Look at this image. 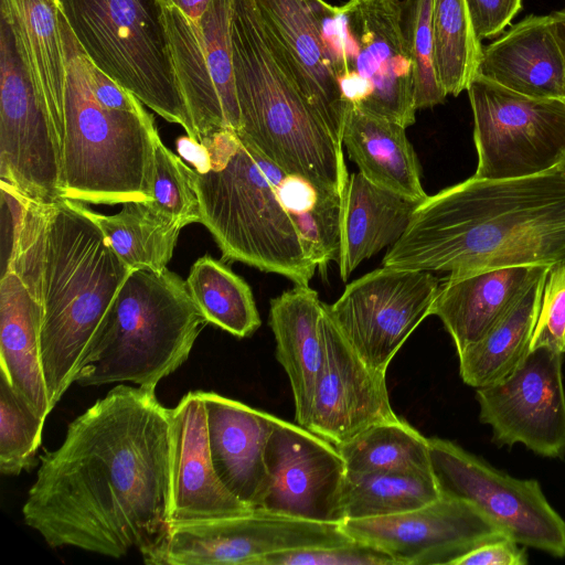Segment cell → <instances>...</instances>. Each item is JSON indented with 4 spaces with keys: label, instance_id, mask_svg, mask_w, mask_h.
<instances>
[{
    "label": "cell",
    "instance_id": "cell-1",
    "mask_svg": "<svg viewBox=\"0 0 565 565\" xmlns=\"http://www.w3.org/2000/svg\"><path fill=\"white\" fill-rule=\"evenodd\" d=\"M170 457V408L154 390L119 384L40 456L24 523L53 548L141 553L169 523Z\"/></svg>",
    "mask_w": 565,
    "mask_h": 565
},
{
    "label": "cell",
    "instance_id": "cell-2",
    "mask_svg": "<svg viewBox=\"0 0 565 565\" xmlns=\"http://www.w3.org/2000/svg\"><path fill=\"white\" fill-rule=\"evenodd\" d=\"M1 184L2 267L25 284L41 308V362L51 408L93 349L130 269L74 200H30Z\"/></svg>",
    "mask_w": 565,
    "mask_h": 565
},
{
    "label": "cell",
    "instance_id": "cell-3",
    "mask_svg": "<svg viewBox=\"0 0 565 565\" xmlns=\"http://www.w3.org/2000/svg\"><path fill=\"white\" fill-rule=\"evenodd\" d=\"M565 260V175L471 177L415 209L382 266L465 274Z\"/></svg>",
    "mask_w": 565,
    "mask_h": 565
},
{
    "label": "cell",
    "instance_id": "cell-4",
    "mask_svg": "<svg viewBox=\"0 0 565 565\" xmlns=\"http://www.w3.org/2000/svg\"><path fill=\"white\" fill-rule=\"evenodd\" d=\"M199 198L201 223L224 262H239L308 286L317 264L308 254L277 183L286 173L223 129L198 142L178 140Z\"/></svg>",
    "mask_w": 565,
    "mask_h": 565
},
{
    "label": "cell",
    "instance_id": "cell-5",
    "mask_svg": "<svg viewBox=\"0 0 565 565\" xmlns=\"http://www.w3.org/2000/svg\"><path fill=\"white\" fill-rule=\"evenodd\" d=\"M238 137L288 174L344 198L342 146L273 54L254 0H232Z\"/></svg>",
    "mask_w": 565,
    "mask_h": 565
},
{
    "label": "cell",
    "instance_id": "cell-6",
    "mask_svg": "<svg viewBox=\"0 0 565 565\" xmlns=\"http://www.w3.org/2000/svg\"><path fill=\"white\" fill-rule=\"evenodd\" d=\"M66 61L63 111L57 130L62 199L85 204L149 201L153 141L152 115L113 110L94 96L86 55L61 14Z\"/></svg>",
    "mask_w": 565,
    "mask_h": 565
},
{
    "label": "cell",
    "instance_id": "cell-7",
    "mask_svg": "<svg viewBox=\"0 0 565 565\" xmlns=\"http://www.w3.org/2000/svg\"><path fill=\"white\" fill-rule=\"evenodd\" d=\"M207 324L185 280L168 268L132 269L102 323L76 382L156 390L189 358Z\"/></svg>",
    "mask_w": 565,
    "mask_h": 565
},
{
    "label": "cell",
    "instance_id": "cell-8",
    "mask_svg": "<svg viewBox=\"0 0 565 565\" xmlns=\"http://www.w3.org/2000/svg\"><path fill=\"white\" fill-rule=\"evenodd\" d=\"M85 55L200 142L175 74L162 0H56Z\"/></svg>",
    "mask_w": 565,
    "mask_h": 565
},
{
    "label": "cell",
    "instance_id": "cell-9",
    "mask_svg": "<svg viewBox=\"0 0 565 565\" xmlns=\"http://www.w3.org/2000/svg\"><path fill=\"white\" fill-rule=\"evenodd\" d=\"M468 96L478 153L475 177L515 179L559 167L565 157V100L507 89L477 74Z\"/></svg>",
    "mask_w": 565,
    "mask_h": 565
},
{
    "label": "cell",
    "instance_id": "cell-10",
    "mask_svg": "<svg viewBox=\"0 0 565 565\" xmlns=\"http://www.w3.org/2000/svg\"><path fill=\"white\" fill-rule=\"evenodd\" d=\"M428 443L441 495L470 502L521 545L565 557V521L537 480L511 477L454 441L431 437Z\"/></svg>",
    "mask_w": 565,
    "mask_h": 565
},
{
    "label": "cell",
    "instance_id": "cell-11",
    "mask_svg": "<svg viewBox=\"0 0 565 565\" xmlns=\"http://www.w3.org/2000/svg\"><path fill=\"white\" fill-rule=\"evenodd\" d=\"M439 284L430 271L382 266L348 284L324 308L363 362L386 373L406 339L430 316Z\"/></svg>",
    "mask_w": 565,
    "mask_h": 565
},
{
    "label": "cell",
    "instance_id": "cell-12",
    "mask_svg": "<svg viewBox=\"0 0 565 565\" xmlns=\"http://www.w3.org/2000/svg\"><path fill=\"white\" fill-rule=\"evenodd\" d=\"M0 181L21 195L62 199L55 131L20 56L14 33L0 17Z\"/></svg>",
    "mask_w": 565,
    "mask_h": 565
},
{
    "label": "cell",
    "instance_id": "cell-13",
    "mask_svg": "<svg viewBox=\"0 0 565 565\" xmlns=\"http://www.w3.org/2000/svg\"><path fill=\"white\" fill-rule=\"evenodd\" d=\"M341 8L353 41L351 72L339 79L344 100L412 126L414 66L402 30V1L349 0Z\"/></svg>",
    "mask_w": 565,
    "mask_h": 565
},
{
    "label": "cell",
    "instance_id": "cell-14",
    "mask_svg": "<svg viewBox=\"0 0 565 565\" xmlns=\"http://www.w3.org/2000/svg\"><path fill=\"white\" fill-rule=\"evenodd\" d=\"M175 74L200 142L239 129L231 41L232 0H211L195 23L162 0Z\"/></svg>",
    "mask_w": 565,
    "mask_h": 565
},
{
    "label": "cell",
    "instance_id": "cell-15",
    "mask_svg": "<svg viewBox=\"0 0 565 565\" xmlns=\"http://www.w3.org/2000/svg\"><path fill=\"white\" fill-rule=\"evenodd\" d=\"M562 356L545 347L530 350L509 375L476 388L479 419L491 427L495 445L522 444L543 457H565Z\"/></svg>",
    "mask_w": 565,
    "mask_h": 565
},
{
    "label": "cell",
    "instance_id": "cell-16",
    "mask_svg": "<svg viewBox=\"0 0 565 565\" xmlns=\"http://www.w3.org/2000/svg\"><path fill=\"white\" fill-rule=\"evenodd\" d=\"M265 465L267 486L257 509L310 521L342 522L340 498L347 466L334 445L275 416Z\"/></svg>",
    "mask_w": 565,
    "mask_h": 565
},
{
    "label": "cell",
    "instance_id": "cell-17",
    "mask_svg": "<svg viewBox=\"0 0 565 565\" xmlns=\"http://www.w3.org/2000/svg\"><path fill=\"white\" fill-rule=\"evenodd\" d=\"M341 527L353 540L386 553L397 565H452L482 543L507 536L477 507L446 495L399 514L345 520Z\"/></svg>",
    "mask_w": 565,
    "mask_h": 565
},
{
    "label": "cell",
    "instance_id": "cell-18",
    "mask_svg": "<svg viewBox=\"0 0 565 565\" xmlns=\"http://www.w3.org/2000/svg\"><path fill=\"white\" fill-rule=\"evenodd\" d=\"M323 363L315 386L307 429L334 446L398 416L392 408L386 373L369 367L332 321L323 302Z\"/></svg>",
    "mask_w": 565,
    "mask_h": 565
},
{
    "label": "cell",
    "instance_id": "cell-19",
    "mask_svg": "<svg viewBox=\"0 0 565 565\" xmlns=\"http://www.w3.org/2000/svg\"><path fill=\"white\" fill-rule=\"evenodd\" d=\"M254 3L276 60L342 146L348 104L322 35L326 1L254 0Z\"/></svg>",
    "mask_w": 565,
    "mask_h": 565
},
{
    "label": "cell",
    "instance_id": "cell-20",
    "mask_svg": "<svg viewBox=\"0 0 565 565\" xmlns=\"http://www.w3.org/2000/svg\"><path fill=\"white\" fill-rule=\"evenodd\" d=\"M171 415V522L245 515L250 505L233 495L218 479L210 452L207 419L200 391L185 394Z\"/></svg>",
    "mask_w": 565,
    "mask_h": 565
},
{
    "label": "cell",
    "instance_id": "cell-21",
    "mask_svg": "<svg viewBox=\"0 0 565 565\" xmlns=\"http://www.w3.org/2000/svg\"><path fill=\"white\" fill-rule=\"evenodd\" d=\"M200 393L215 472L233 495L257 509L267 486L265 449L275 416L215 392Z\"/></svg>",
    "mask_w": 565,
    "mask_h": 565
},
{
    "label": "cell",
    "instance_id": "cell-22",
    "mask_svg": "<svg viewBox=\"0 0 565 565\" xmlns=\"http://www.w3.org/2000/svg\"><path fill=\"white\" fill-rule=\"evenodd\" d=\"M478 75L512 92L564 99V62L552 14H531L482 50Z\"/></svg>",
    "mask_w": 565,
    "mask_h": 565
},
{
    "label": "cell",
    "instance_id": "cell-23",
    "mask_svg": "<svg viewBox=\"0 0 565 565\" xmlns=\"http://www.w3.org/2000/svg\"><path fill=\"white\" fill-rule=\"evenodd\" d=\"M544 265L449 274L439 284L430 316H437L457 354L479 341L507 312Z\"/></svg>",
    "mask_w": 565,
    "mask_h": 565
},
{
    "label": "cell",
    "instance_id": "cell-24",
    "mask_svg": "<svg viewBox=\"0 0 565 565\" xmlns=\"http://www.w3.org/2000/svg\"><path fill=\"white\" fill-rule=\"evenodd\" d=\"M323 302L309 285H295L269 305L268 323L276 358L288 375L297 424L306 428L318 375L323 363Z\"/></svg>",
    "mask_w": 565,
    "mask_h": 565
},
{
    "label": "cell",
    "instance_id": "cell-25",
    "mask_svg": "<svg viewBox=\"0 0 565 565\" xmlns=\"http://www.w3.org/2000/svg\"><path fill=\"white\" fill-rule=\"evenodd\" d=\"M419 203L374 184L361 172L349 174L337 259L341 279L347 281L363 260L394 245Z\"/></svg>",
    "mask_w": 565,
    "mask_h": 565
},
{
    "label": "cell",
    "instance_id": "cell-26",
    "mask_svg": "<svg viewBox=\"0 0 565 565\" xmlns=\"http://www.w3.org/2000/svg\"><path fill=\"white\" fill-rule=\"evenodd\" d=\"M41 308L20 276L0 278L1 372L43 418L52 412L41 362Z\"/></svg>",
    "mask_w": 565,
    "mask_h": 565
},
{
    "label": "cell",
    "instance_id": "cell-27",
    "mask_svg": "<svg viewBox=\"0 0 565 565\" xmlns=\"http://www.w3.org/2000/svg\"><path fill=\"white\" fill-rule=\"evenodd\" d=\"M0 12L14 33L20 56L47 109L57 141L66 83L57 1L0 0Z\"/></svg>",
    "mask_w": 565,
    "mask_h": 565
},
{
    "label": "cell",
    "instance_id": "cell-28",
    "mask_svg": "<svg viewBox=\"0 0 565 565\" xmlns=\"http://www.w3.org/2000/svg\"><path fill=\"white\" fill-rule=\"evenodd\" d=\"M405 127L348 105L342 146L350 159L374 184L422 202L420 167Z\"/></svg>",
    "mask_w": 565,
    "mask_h": 565
},
{
    "label": "cell",
    "instance_id": "cell-29",
    "mask_svg": "<svg viewBox=\"0 0 565 565\" xmlns=\"http://www.w3.org/2000/svg\"><path fill=\"white\" fill-rule=\"evenodd\" d=\"M550 266H542L489 331L458 354L459 374L467 385L479 388L498 382L527 355Z\"/></svg>",
    "mask_w": 565,
    "mask_h": 565
},
{
    "label": "cell",
    "instance_id": "cell-30",
    "mask_svg": "<svg viewBox=\"0 0 565 565\" xmlns=\"http://www.w3.org/2000/svg\"><path fill=\"white\" fill-rule=\"evenodd\" d=\"M76 206L102 231L107 244L130 269L161 271L172 258L182 227L148 201H132L111 215Z\"/></svg>",
    "mask_w": 565,
    "mask_h": 565
},
{
    "label": "cell",
    "instance_id": "cell-31",
    "mask_svg": "<svg viewBox=\"0 0 565 565\" xmlns=\"http://www.w3.org/2000/svg\"><path fill=\"white\" fill-rule=\"evenodd\" d=\"M441 495L431 470L345 473L340 510L342 522L408 512Z\"/></svg>",
    "mask_w": 565,
    "mask_h": 565
},
{
    "label": "cell",
    "instance_id": "cell-32",
    "mask_svg": "<svg viewBox=\"0 0 565 565\" xmlns=\"http://www.w3.org/2000/svg\"><path fill=\"white\" fill-rule=\"evenodd\" d=\"M185 282L207 323L237 338L249 337L260 327L250 287L223 262L209 254L198 258Z\"/></svg>",
    "mask_w": 565,
    "mask_h": 565
},
{
    "label": "cell",
    "instance_id": "cell-33",
    "mask_svg": "<svg viewBox=\"0 0 565 565\" xmlns=\"http://www.w3.org/2000/svg\"><path fill=\"white\" fill-rule=\"evenodd\" d=\"M276 188L308 254L326 276L328 264L337 262L339 255L343 198L322 192L306 179L288 173Z\"/></svg>",
    "mask_w": 565,
    "mask_h": 565
},
{
    "label": "cell",
    "instance_id": "cell-34",
    "mask_svg": "<svg viewBox=\"0 0 565 565\" xmlns=\"http://www.w3.org/2000/svg\"><path fill=\"white\" fill-rule=\"evenodd\" d=\"M434 66L447 95L467 90L482 57L466 0H433Z\"/></svg>",
    "mask_w": 565,
    "mask_h": 565
},
{
    "label": "cell",
    "instance_id": "cell-35",
    "mask_svg": "<svg viewBox=\"0 0 565 565\" xmlns=\"http://www.w3.org/2000/svg\"><path fill=\"white\" fill-rule=\"evenodd\" d=\"M335 447L352 472L431 470L428 438L399 417Z\"/></svg>",
    "mask_w": 565,
    "mask_h": 565
},
{
    "label": "cell",
    "instance_id": "cell-36",
    "mask_svg": "<svg viewBox=\"0 0 565 565\" xmlns=\"http://www.w3.org/2000/svg\"><path fill=\"white\" fill-rule=\"evenodd\" d=\"M45 418L0 374V472L18 476L35 465Z\"/></svg>",
    "mask_w": 565,
    "mask_h": 565
},
{
    "label": "cell",
    "instance_id": "cell-37",
    "mask_svg": "<svg viewBox=\"0 0 565 565\" xmlns=\"http://www.w3.org/2000/svg\"><path fill=\"white\" fill-rule=\"evenodd\" d=\"M156 210L177 222L182 228L201 223L199 198L189 166L161 141H153L150 200Z\"/></svg>",
    "mask_w": 565,
    "mask_h": 565
},
{
    "label": "cell",
    "instance_id": "cell-38",
    "mask_svg": "<svg viewBox=\"0 0 565 565\" xmlns=\"http://www.w3.org/2000/svg\"><path fill=\"white\" fill-rule=\"evenodd\" d=\"M433 0L402 1V30L414 66L416 109L443 104L447 94L438 83L434 66L431 26Z\"/></svg>",
    "mask_w": 565,
    "mask_h": 565
},
{
    "label": "cell",
    "instance_id": "cell-39",
    "mask_svg": "<svg viewBox=\"0 0 565 565\" xmlns=\"http://www.w3.org/2000/svg\"><path fill=\"white\" fill-rule=\"evenodd\" d=\"M260 565H397L381 550L360 541L277 552Z\"/></svg>",
    "mask_w": 565,
    "mask_h": 565
},
{
    "label": "cell",
    "instance_id": "cell-40",
    "mask_svg": "<svg viewBox=\"0 0 565 565\" xmlns=\"http://www.w3.org/2000/svg\"><path fill=\"white\" fill-rule=\"evenodd\" d=\"M545 347L565 355V260L550 266L530 350Z\"/></svg>",
    "mask_w": 565,
    "mask_h": 565
},
{
    "label": "cell",
    "instance_id": "cell-41",
    "mask_svg": "<svg viewBox=\"0 0 565 565\" xmlns=\"http://www.w3.org/2000/svg\"><path fill=\"white\" fill-rule=\"evenodd\" d=\"M477 38L500 35L522 9V0H466Z\"/></svg>",
    "mask_w": 565,
    "mask_h": 565
},
{
    "label": "cell",
    "instance_id": "cell-42",
    "mask_svg": "<svg viewBox=\"0 0 565 565\" xmlns=\"http://www.w3.org/2000/svg\"><path fill=\"white\" fill-rule=\"evenodd\" d=\"M527 561L526 546L509 536H501L467 552L452 565H525Z\"/></svg>",
    "mask_w": 565,
    "mask_h": 565
},
{
    "label": "cell",
    "instance_id": "cell-43",
    "mask_svg": "<svg viewBox=\"0 0 565 565\" xmlns=\"http://www.w3.org/2000/svg\"><path fill=\"white\" fill-rule=\"evenodd\" d=\"M86 71L90 89L98 103L113 110L140 111L143 104L86 56Z\"/></svg>",
    "mask_w": 565,
    "mask_h": 565
},
{
    "label": "cell",
    "instance_id": "cell-44",
    "mask_svg": "<svg viewBox=\"0 0 565 565\" xmlns=\"http://www.w3.org/2000/svg\"><path fill=\"white\" fill-rule=\"evenodd\" d=\"M178 7L195 23H200L201 17L207 9L211 0H167Z\"/></svg>",
    "mask_w": 565,
    "mask_h": 565
},
{
    "label": "cell",
    "instance_id": "cell-45",
    "mask_svg": "<svg viewBox=\"0 0 565 565\" xmlns=\"http://www.w3.org/2000/svg\"><path fill=\"white\" fill-rule=\"evenodd\" d=\"M554 19L555 34L564 62V100H565V7L551 13Z\"/></svg>",
    "mask_w": 565,
    "mask_h": 565
},
{
    "label": "cell",
    "instance_id": "cell-46",
    "mask_svg": "<svg viewBox=\"0 0 565 565\" xmlns=\"http://www.w3.org/2000/svg\"><path fill=\"white\" fill-rule=\"evenodd\" d=\"M559 169L562 170L563 174L565 175V157L559 164Z\"/></svg>",
    "mask_w": 565,
    "mask_h": 565
}]
</instances>
